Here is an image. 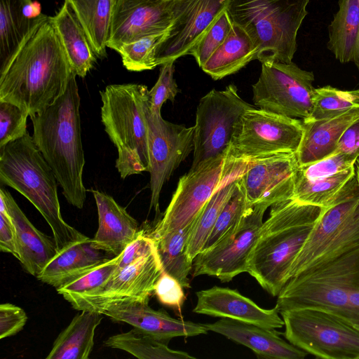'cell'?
I'll return each instance as SVG.
<instances>
[{
    "instance_id": "obj_50",
    "label": "cell",
    "mask_w": 359,
    "mask_h": 359,
    "mask_svg": "<svg viewBox=\"0 0 359 359\" xmlns=\"http://www.w3.org/2000/svg\"><path fill=\"white\" fill-rule=\"evenodd\" d=\"M350 308L353 321L359 327V287L350 297Z\"/></svg>"
},
{
    "instance_id": "obj_34",
    "label": "cell",
    "mask_w": 359,
    "mask_h": 359,
    "mask_svg": "<svg viewBox=\"0 0 359 359\" xmlns=\"http://www.w3.org/2000/svg\"><path fill=\"white\" fill-rule=\"evenodd\" d=\"M65 1L85 30L97 57H105L114 0Z\"/></svg>"
},
{
    "instance_id": "obj_38",
    "label": "cell",
    "mask_w": 359,
    "mask_h": 359,
    "mask_svg": "<svg viewBox=\"0 0 359 359\" xmlns=\"http://www.w3.org/2000/svg\"><path fill=\"white\" fill-rule=\"evenodd\" d=\"M358 107L351 90H341L330 86L317 88L313 95L311 112L304 120L330 118Z\"/></svg>"
},
{
    "instance_id": "obj_5",
    "label": "cell",
    "mask_w": 359,
    "mask_h": 359,
    "mask_svg": "<svg viewBox=\"0 0 359 359\" xmlns=\"http://www.w3.org/2000/svg\"><path fill=\"white\" fill-rule=\"evenodd\" d=\"M147 87L137 83L111 84L100 92L101 118L118 151L116 161L121 178L149 170Z\"/></svg>"
},
{
    "instance_id": "obj_7",
    "label": "cell",
    "mask_w": 359,
    "mask_h": 359,
    "mask_svg": "<svg viewBox=\"0 0 359 359\" xmlns=\"http://www.w3.org/2000/svg\"><path fill=\"white\" fill-rule=\"evenodd\" d=\"M359 287V246L311 266L291 278L278 294L279 313L315 308L334 312L353 323L350 297Z\"/></svg>"
},
{
    "instance_id": "obj_33",
    "label": "cell",
    "mask_w": 359,
    "mask_h": 359,
    "mask_svg": "<svg viewBox=\"0 0 359 359\" xmlns=\"http://www.w3.org/2000/svg\"><path fill=\"white\" fill-rule=\"evenodd\" d=\"M327 48L341 63L359 62V0H339L328 27Z\"/></svg>"
},
{
    "instance_id": "obj_30",
    "label": "cell",
    "mask_w": 359,
    "mask_h": 359,
    "mask_svg": "<svg viewBox=\"0 0 359 359\" xmlns=\"http://www.w3.org/2000/svg\"><path fill=\"white\" fill-rule=\"evenodd\" d=\"M257 50L246 31L233 24L226 39L201 69L214 80H219L238 72L257 59Z\"/></svg>"
},
{
    "instance_id": "obj_45",
    "label": "cell",
    "mask_w": 359,
    "mask_h": 359,
    "mask_svg": "<svg viewBox=\"0 0 359 359\" xmlns=\"http://www.w3.org/2000/svg\"><path fill=\"white\" fill-rule=\"evenodd\" d=\"M159 302L180 311L185 299L180 283L165 271L158 278L154 293Z\"/></svg>"
},
{
    "instance_id": "obj_8",
    "label": "cell",
    "mask_w": 359,
    "mask_h": 359,
    "mask_svg": "<svg viewBox=\"0 0 359 359\" xmlns=\"http://www.w3.org/2000/svg\"><path fill=\"white\" fill-rule=\"evenodd\" d=\"M280 314L285 339L307 354L323 359H359V327L346 318L315 308Z\"/></svg>"
},
{
    "instance_id": "obj_6",
    "label": "cell",
    "mask_w": 359,
    "mask_h": 359,
    "mask_svg": "<svg viewBox=\"0 0 359 359\" xmlns=\"http://www.w3.org/2000/svg\"><path fill=\"white\" fill-rule=\"evenodd\" d=\"M309 0H229L226 11L246 31L257 48V60L292 62L297 36L308 14Z\"/></svg>"
},
{
    "instance_id": "obj_19",
    "label": "cell",
    "mask_w": 359,
    "mask_h": 359,
    "mask_svg": "<svg viewBox=\"0 0 359 359\" xmlns=\"http://www.w3.org/2000/svg\"><path fill=\"white\" fill-rule=\"evenodd\" d=\"M173 0H114L107 47L114 50L142 37L165 32Z\"/></svg>"
},
{
    "instance_id": "obj_21",
    "label": "cell",
    "mask_w": 359,
    "mask_h": 359,
    "mask_svg": "<svg viewBox=\"0 0 359 359\" xmlns=\"http://www.w3.org/2000/svg\"><path fill=\"white\" fill-rule=\"evenodd\" d=\"M112 320L132 325L158 339L169 342L175 337L207 334L204 324L176 319L163 310L151 309L148 302H131L109 306L102 312Z\"/></svg>"
},
{
    "instance_id": "obj_36",
    "label": "cell",
    "mask_w": 359,
    "mask_h": 359,
    "mask_svg": "<svg viewBox=\"0 0 359 359\" xmlns=\"http://www.w3.org/2000/svg\"><path fill=\"white\" fill-rule=\"evenodd\" d=\"M168 344L135 327L112 335L104 341L106 346L124 351L140 359L195 358L187 352L170 348Z\"/></svg>"
},
{
    "instance_id": "obj_12",
    "label": "cell",
    "mask_w": 359,
    "mask_h": 359,
    "mask_svg": "<svg viewBox=\"0 0 359 359\" xmlns=\"http://www.w3.org/2000/svg\"><path fill=\"white\" fill-rule=\"evenodd\" d=\"M314 74L291 62L262 63L252 85V101L257 108L291 118H307L312 109Z\"/></svg>"
},
{
    "instance_id": "obj_15",
    "label": "cell",
    "mask_w": 359,
    "mask_h": 359,
    "mask_svg": "<svg viewBox=\"0 0 359 359\" xmlns=\"http://www.w3.org/2000/svg\"><path fill=\"white\" fill-rule=\"evenodd\" d=\"M269 207L264 203L252 205L232 233L212 248L198 254L193 261V276L208 275L229 282L247 272L248 259Z\"/></svg>"
},
{
    "instance_id": "obj_11",
    "label": "cell",
    "mask_w": 359,
    "mask_h": 359,
    "mask_svg": "<svg viewBox=\"0 0 359 359\" xmlns=\"http://www.w3.org/2000/svg\"><path fill=\"white\" fill-rule=\"evenodd\" d=\"M254 106L244 101L231 83L225 89L211 90L201 97L194 126V156L191 168L226 154L241 116Z\"/></svg>"
},
{
    "instance_id": "obj_35",
    "label": "cell",
    "mask_w": 359,
    "mask_h": 359,
    "mask_svg": "<svg viewBox=\"0 0 359 359\" xmlns=\"http://www.w3.org/2000/svg\"><path fill=\"white\" fill-rule=\"evenodd\" d=\"M196 219L187 226L153 238L164 271L176 278L183 287H189L193 261L187 253V243Z\"/></svg>"
},
{
    "instance_id": "obj_20",
    "label": "cell",
    "mask_w": 359,
    "mask_h": 359,
    "mask_svg": "<svg viewBox=\"0 0 359 359\" xmlns=\"http://www.w3.org/2000/svg\"><path fill=\"white\" fill-rule=\"evenodd\" d=\"M193 311L213 317L227 318L268 329L282 328L284 322L276 306L259 307L237 290L214 286L198 291Z\"/></svg>"
},
{
    "instance_id": "obj_39",
    "label": "cell",
    "mask_w": 359,
    "mask_h": 359,
    "mask_svg": "<svg viewBox=\"0 0 359 359\" xmlns=\"http://www.w3.org/2000/svg\"><path fill=\"white\" fill-rule=\"evenodd\" d=\"M121 254L97 266L56 289L58 294L71 303L104 285L115 273Z\"/></svg>"
},
{
    "instance_id": "obj_49",
    "label": "cell",
    "mask_w": 359,
    "mask_h": 359,
    "mask_svg": "<svg viewBox=\"0 0 359 359\" xmlns=\"http://www.w3.org/2000/svg\"><path fill=\"white\" fill-rule=\"evenodd\" d=\"M335 152H341L358 157L359 156V117L344 130Z\"/></svg>"
},
{
    "instance_id": "obj_26",
    "label": "cell",
    "mask_w": 359,
    "mask_h": 359,
    "mask_svg": "<svg viewBox=\"0 0 359 359\" xmlns=\"http://www.w3.org/2000/svg\"><path fill=\"white\" fill-rule=\"evenodd\" d=\"M359 117V107L321 120H302L304 132L296 155L299 165L311 163L335 152L346 128Z\"/></svg>"
},
{
    "instance_id": "obj_29",
    "label": "cell",
    "mask_w": 359,
    "mask_h": 359,
    "mask_svg": "<svg viewBox=\"0 0 359 359\" xmlns=\"http://www.w3.org/2000/svg\"><path fill=\"white\" fill-rule=\"evenodd\" d=\"M52 19L73 71L85 77L97 57L85 30L66 1Z\"/></svg>"
},
{
    "instance_id": "obj_22",
    "label": "cell",
    "mask_w": 359,
    "mask_h": 359,
    "mask_svg": "<svg viewBox=\"0 0 359 359\" xmlns=\"http://www.w3.org/2000/svg\"><path fill=\"white\" fill-rule=\"evenodd\" d=\"M208 331L220 334L245 346L260 357L269 359H303L307 353L280 337L275 329L227 318L204 324Z\"/></svg>"
},
{
    "instance_id": "obj_53",
    "label": "cell",
    "mask_w": 359,
    "mask_h": 359,
    "mask_svg": "<svg viewBox=\"0 0 359 359\" xmlns=\"http://www.w3.org/2000/svg\"><path fill=\"white\" fill-rule=\"evenodd\" d=\"M356 67H357V68L358 69V72H359V62H358V65H356Z\"/></svg>"
},
{
    "instance_id": "obj_32",
    "label": "cell",
    "mask_w": 359,
    "mask_h": 359,
    "mask_svg": "<svg viewBox=\"0 0 359 359\" xmlns=\"http://www.w3.org/2000/svg\"><path fill=\"white\" fill-rule=\"evenodd\" d=\"M102 313L81 311L55 340L47 359H88L94 346Z\"/></svg>"
},
{
    "instance_id": "obj_28",
    "label": "cell",
    "mask_w": 359,
    "mask_h": 359,
    "mask_svg": "<svg viewBox=\"0 0 359 359\" xmlns=\"http://www.w3.org/2000/svg\"><path fill=\"white\" fill-rule=\"evenodd\" d=\"M32 0H0V60L4 63L43 16Z\"/></svg>"
},
{
    "instance_id": "obj_31",
    "label": "cell",
    "mask_w": 359,
    "mask_h": 359,
    "mask_svg": "<svg viewBox=\"0 0 359 359\" xmlns=\"http://www.w3.org/2000/svg\"><path fill=\"white\" fill-rule=\"evenodd\" d=\"M247 163H234L198 215L187 243V253L192 261L201 252L219 213L233 192L238 179Z\"/></svg>"
},
{
    "instance_id": "obj_1",
    "label": "cell",
    "mask_w": 359,
    "mask_h": 359,
    "mask_svg": "<svg viewBox=\"0 0 359 359\" xmlns=\"http://www.w3.org/2000/svg\"><path fill=\"white\" fill-rule=\"evenodd\" d=\"M74 74L52 17L43 14L1 65L0 101L32 116L65 93Z\"/></svg>"
},
{
    "instance_id": "obj_24",
    "label": "cell",
    "mask_w": 359,
    "mask_h": 359,
    "mask_svg": "<svg viewBox=\"0 0 359 359\" xmlns=\"http://www.w3.org/2000/svg\"><path fill=\"white\" fill-rule=\"evenodd\" d=\"M98 214V229L93 245L112 257L119 255L137 236L138 223L111 196L91 189Z\"/></svg>"
},
{
    "instance_id": "obj_43",
    "label": "cell",
    "mask_w": 359,
    "mask_h": 359,
    "mask_svg": "<svg viewBox=\"0 0 359 359\" xmlns=\"http://www.w3.org/2000/svg\"><path fill=\"white\" fill-rule=\"evenodd\" d=\"M29 112L18 105L0 101V148L27 133Z\"/></svg>"
},
{
    "instance_id": "obj_48",
    "label": "cell",
    "mask_w": 359,
    "mask_h": 359,
    "mask_svg": "<svg viewBox=\"0 0 359 359\" xmlns=\"http://www.w3.org/2000/svg\"><path fill=\"white\" fill-rule=\"evenodd\" d=\"M0 250L12 254L18 259L16 233L13 222L6 210L5 202L0 197Z\"/></svg>"
},
{
    "instance_id": "obj_25",
    "label": "cell",
    "mask_w": 359,
    "mask_h": 359,
    "mask_svg": "<svg viewBox=\"0 0 359 359\" xmlns=\"http://www.w3.org/2000/svg\"><path fill=\"white\" fill-rule=\"evenodd\" d=\"M111 258L87 237L58 251L36 278L57 289Z\"/></svg>"
},
{
    "instance_id": "obj_44",
    "label": "cell",
    "mask_w": 359,
    "mask_h": 359,
    "mask_svg": "<svg viewBox=\"0 0 359 359\" xmlns=\"http://www.w3.org/2000/svg\"><path fill=\"white\" fill-rule=\"evenodd\" d=\"M174 62L169 61L161 65L158 79L149 91V109L152 112L161 113L164 102L167 100L173 102L180 92L174 79Z\"/></svg>"
},
{
    "instance_id": "obj_10",
    "label": "cell",
    "mask_w": 359,
    "mask_h": 359,
    "mask_svg": "<svg viewBox=\"0 0 359 359\" xmlns=\"http://www.w3.org/2000/svg\"><path fill=\"white\" fill-rule=\"evenodd\" d=\"M358 246L359 191L323 209L290 268L289 280Z\"/></svg>"
},
{
    "instance_id": "obj_23",
    "label": "cell",
    "mask_w": 359,
    "mask_h": 359,
    "mask_svg": "<svg viewBox=\"0 0 359 359\" xmlns=\"http://www.w3.org/2000/svg\"><path fill=\"white\" fill-rule=\"evenodd\" d=\"M0 197L4 199L15 226L18 260L27 273L37 277L58 252L54 237L48 236L37 229L11 194L2 187Z\"/></svg>"
},
{
    "instance_id": "obj_37",
    "label": "cell",
    "mask_w": 359,
    "mask_h": 359,
    "mask_svg": "<svg viewBox=\"0 0 359 359\" xmlns=\"http://www.w3.org/2000/svg\"><path fill=\"white\" fill-rule=\"evenodd\" d=\"M251 206L246 199L238 177L236 188L219 213L201 252L212 248L232 233L238 227Z\"/></svg>"
},
{
    "instance_id": "obj_17",
    "label": "cell",
    "mask_w": 359,
    "mask_h": 359,
    "mask_svg": "<svg viewBox=\"0 0 359 359\" xmlns=\"http://www.w3.org/2000/svg\"><path fill=\"white\" fill-rule=\"evenodd\" d=\"M229 2V0H173L172 23L155 53L157 66L188 55L226 9Z\"/></svg>"
},
{
    "instance_id": "obj_4",
    "label": "cell",
    "mask_w": 359,
    "mask_h": 359,
    "mask_svg": "<svg viewBox=\"0 0 359 359\" xmlns=\"http://www.w3.org/2000/svg\"><path fill=\"white\" fill-rule=\"evenodd\" d=\"M0 181L24 196L42 215L58 251L87 238L63 219L55 175L28 133L0 148Z\"/></svg>"
},
{
    "instance_id": "obj_13",
    "label": "cell",
    "mask_w": 359,
    "mask_h": 359,
    "mask_svg": "<svg viewBox=\"0 0 359 359\" xmlns=\"http://www.w3.org/2000/svg\"><path fill=\"white\" fill-rule=\"evenodd\" d=\"M234 163L224 154L190 168L180 178L168 208L150 236L156 238L192 223Z\"/></svg>"
},
{
    "instance_id": "obj_41",
    "label": "cell",
    "mask_w": 359,
    "mask_h": 359,
    "mask_svg": "<svg viewBox=\"0 0 359 359\" xmlns=\"http://www.w3.org/2000/svg\"><path fill=\"white\" fill-rule=\"evenodd\" d=\"M233 25L226 9L190 50L188 55L195 58L201 68L226 39Z\"/></svg>"
},
{
    "instance_id": "obj_51",
    "label": "cell",
    "mask_w": 359,
    "mask_h": 359,
    "mask_svg": "<svg viewBox=\"0 0 359 359\" xmlns=\"http://www.w3.org/2000/svg\"><path fill=\"white\" fill-rule=\"evenodd\" d=\"M355 177L359 185V156L356 159L355 163Z\"/></svg>"
},
{
    "instance_id": "obj_2",
    "label": "cell",
    "mask_w": 359,
    "mask_h": 359,
    "mask_svg": "<svg viewBox=\"0 0 359 359\" xmlns=\"http://www.w3.org/2000/svg\"><path fill=\"white\" fill-rule=\"evenodd\" d=\"M74 74L65 93L53 104L30 116L33 140L53 170L62 194L72 205L83 208L86 190L81 135L80 96Z\"/></svg>"
},
{
    "instance_id": "obj_46",
    "label": "cell",
    "mask_w": 359,
    "mask_h": 359,
    "mask_svg": "<svg viewBox=\"0 0 359 359\" xmlns=\"http://www.w3.org/2000/svg\"><path fill=\"white\" fill-rule=\"evenodd\" d=\"M156 248V243L149 233L140 230L137 236L126 248L121 254L116 271L133 264L140 258L150 254Z\"/></svg>"
},
{
    "instance_id": "obj_16",
    "label": "cell",
    "mask_w": 359,
    "mask_h": 359,
    "mask_svg": "<svg viewBox=\"0 0 359 359\" xmlns=\"http://www.w3.org/2000/svg\"><path fill=\"white\" fill-rule=\"evenodd\" d=\"M163 271L156 248L133 264L115 271L104 285L77 298L70 304L76 310L101 313L104 309L114 304L131 302H149Z\"/></svg>"
},
{
    "instance_id": "obj_18",
    "label": "cell",
    "mask_w": 359,
    "mask_h": 359,
    "mask_svg": "<svg viewBox=\"0 0 359 359\" xmlns=\"http://www.w3.org/2000/svg\"><path fill=\"white\" fill-rule=\"evenodd\" d=\"M298 165L296 152L280 153L248 162L239 177L248 203H264L271 207L292 198Z\"/></svg>"
},
{
    "instance_id": "obj_3",
    "label": "cell",
    "mask_w": 359,
    "mask_h": 359,
    "mask_svg": "<svg viewBox=\"0 0 359 359\" xmlns=\"http://www.w3.org/2000/svg\"><path fill=\"white\" fill-rule=\"evenodd\" d=\"M271 207L250 253L247 272L276 297L289 280L290 268L323 208L293 198Z\"/></svg>"
},
{
    "instance_id": "obj_40",
    "label": "cell",
    "mask_w": 359,
    "mask_h": 359,
    "mask_svg": "<svg viewBox=\"0 0 359 359\" xmlns=\"http://www.w3.org/2000/svg\"><path fill=\"white\" fill-rule=\"evenodd\" d=\"M164 33L149 35L121 46L117 52L123 66L131 72H142L155 68V53Z\"/></svg>"
},
{
    "instance_id": "obj_9",
    "label": "cell",
    "mask_w": 359,
    "mask_h": 359,
    "mask_svg": "<svg viewBox=\"0 0 359 359\" xmlns=\"http://www.w3.org/2000/svg\"><path fill=\"white\" fill-rule=\"evenodd\" d=\"M303 132L302 121L254 107L238 119L226 158L248 163L280 153L296 152Z\"/></svg>"
},
{
    "instance_id": "obj_14",
    "label": "cell",
    "mask_w": 359,
    "mask_h": 359,
    "mask_svg": "<svg viewBox=\"0 0 359 359\" xmlns=\"http://www.w3.org/2000/svg\"><path fill=\"white\" fill-rule=\"evenodd\" d=\"M149 157L150 209L160 219L159 198L161 189L172 172L194 150V126L186 127L163 119L161 113L147 112Z\"/></svg>"
},
{
    "instance_id": "obj_47",
    "label": "cell",
    "mask_w": 359,
    "mask_h": 359,
    "mask_svg": "<svg viewBox=\"0 0 359 359\" xmlns=\"http://www.w3.org/2000/svg\"><path fill=\"white\" fill-rule=\"evenodd\" d=\"M25 311L10 303L0 305V339L15 335L21 331L27 321Z\"/></svg>"
},
{
    "instance_id": "obj_42",
    "label": "cell",
    "mask_w": 359,
    "mask_h": 359,
    "mask_svg": "<svg viewBox=\"0 0 359 359\" xmlns=\"http://www.w3.org/2000/svg\"><path fill=\"white\" fill-rule=\"evenodd\" d=\"M357 157L341 152H334L332 155L320 161L299 165L295 178L314 180L333 175L355 165Z\"/></svg>"
},
{
    "instance_id": "obj_27",
    "label": "cell",
    "mask_w": 359,
    "mask_h": 359,
    "mask_svg": "<svg viewBox=\"0 0 359 359\" xmlns=\"http://www.w3.org/2000/svg\"><path fill=\"white\" fill-rule=\"evenodd\" d=\"M359 191L355 165L314 180L296 179L292 198L305 204L327 208Z\"/></svg>"
},
{
    "instance_id": "obj_52",
    "label": "cell",
    "mask_w": 359,
    "mask_h": 359,
    "mask_svg": "<svg viewBox=\"0 0 359 359\" xmlns=\"http://www.w3.org/2000/svg\"><path fill=\"white\" fill-rule=\"evenodd\" d=\"M351 93L356 102L359 103V89L351 90Z\"/></svg>"
}]
</instances>
